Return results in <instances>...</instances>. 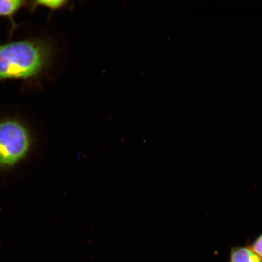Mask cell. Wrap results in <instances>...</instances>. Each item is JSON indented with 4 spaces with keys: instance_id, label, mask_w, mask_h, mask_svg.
<instances>
[{
    "instance_id": "cell-1",
    "label": "cell",
    "mask_w": 262,
    "mask_h": 262,
    "mask_svg": "<svg viewBox=\"0 0 262 262\" xmlns=\"http://www.w3.org/2000/svg\"><path fill=\"white\" fill-rule=\"evenodd\" d=\"M54 55V45L47 39L0 45V80L36 79L47 71Z\"/></svg>"
},
{
    "instance_id": "cell-6",
    "label": "cell",
    "mask_w": 262,
    "mask_h": 262,
    "mask_svg": "<svg viewBox=\"0 0 262 262\" xmlns=\"http://www.w3.org/2000/svg\"><path fill=\"white\" fill-rule=\"evenodd\" d=\"M250 248L262 259V234L254 240Z\"/></svg>"
},
{
    "instance_id": "cell-4",
    "label": "cell",
    "mask_w": 262,
    "mask_h": 262,
    "mask_svg": "<svg viewBox=\"0 0 262 262\" xmlns=\"http://www.w3.org/2000/svg\"><path fill=\"white\" fill-rule=\"evenodd\" d=\"M229 262H262V259L250 247H237L231 249Z\"/></svg>"
},
{
    "instance_id": "cell-2",
    "label": "cell",
    "mask_w": 262,
    "mask_h": 262,
    "mask_svg": "<svg viewBox=\"0 0 262 262\" xmlns=\"http://www.w3.org/2000/svg\"><path fill=\"white\" fill-rule=\"evenodd\" d=\"M34 139L25 124L14 118L0 120V169L13 168L32 149Z\"/></svg>"
},
{
    "instance_id": "cell-3",
    "label": "cell",
    "mask_w": 262,
    "mask_h": 262,
    "mask_svg": "<svg viewBox=\"0 0 262 262\" xmlns=\"http://www.w3.org/2000/svg\"><path fill=\"white\" fill-rule=\"evenodd\" d=\"M26 3L21 0H0V17L8 19L14 27L15 16Z\"/></svg>"
},
{
    "instance_id": "cell-5",
    "label": "cell",
    "mask_w": 262,
    "mask_h": 262,
    "mask_svg": "<svg viewBox=\"0 0 262 262\" xmlns=\"http://www.w3.org/2000/svg\"><path fill=\"white\" fill-rule=\"evenodd\" d=\"M29 4L32 10H34L38 7H45L51 11H55V10L66 7L68 2L63 0H48V1H32L29 2Z\"/></svg>"
}]
</instances>
